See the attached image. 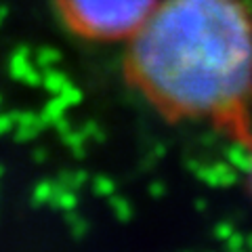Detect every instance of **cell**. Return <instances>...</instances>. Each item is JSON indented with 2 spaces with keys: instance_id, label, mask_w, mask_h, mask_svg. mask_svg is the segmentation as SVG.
I'll list each match as a JSON object with an SVG mask.
<instances>
[{
  "instance_id": "6da1fadb",
  "label": "cell",
  "mask_w": 252,
  "mask_h": 252,
  "mask_svg": "<svg viewBox=\"0 0 252 252\" xmlns=\"http://www.w3.org/2000/svg\"><path fill=\"white\" fill-rule=\"evenodd\" d=\"M126 44V78L162 116L248 137L252 17L242 0H158Z\"/></svg>"
},
{
  "instance_id": "7a4b0ae2",
  "label": "cell",
  "mask_w": 252,
  "mask_h": 252,
  "mask_svg": "<svg viewBox=\"0 0 252 252\" xmlns=\"http://www.w3.org/2000/svg\"><path fill=\"white\" fill-rule=\"evenodd\" d=\"M72 34L93 42H128L156 9L158 0H53Z\"/></svg>"
},
{
  "instance_id": "3957f363",
  "label": "cell",
  "mask_w": 252,
  "mask_h": 252,
  "mask_svg": "<svg viewBox=\"0 0 252 252\" xmlns=\"http://www.w3.org/2000/svg\"><path fill=\"white\" fill-rule=\"evenodd\" d=\"M57 183H40V185H36V189H34V200H36V204H44V202H53V198H55V193H57Z\"/></svg>"
},
{
  "instance_id": "277c9868",
  "label": "cell",
  "mask_w": 252,
  "mask_h": 252,
  "mask_svg": "<svg viewBox=\"0 0 252 252\" xmlns=\"http://www.w3.org/2000/svg\"><path fill=\"white\" fill-rule=\"evenodd\" d=\"M15 124V118H9V116H0V135L6 132Z\"/></svg>"
}]
</instances>
